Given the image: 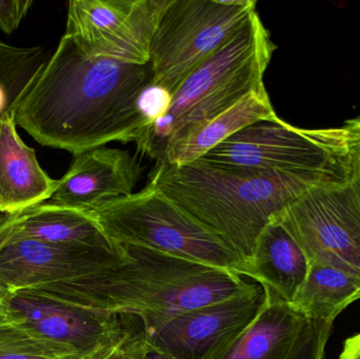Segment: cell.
<instances>
[{
	"instance_id": "cell-1",
	"label": "cell",
	"mask_w": 360,
	"mask_h": 359,
	"mask_svg": "<svg viewBox=\"0 0 360 359\" xmlns=\"http://www.w3.org/2000/svg\"><path fill=\"white\" fill-rule=\"evenodd\" d=\"M148 65L84 53L63 35L15 112V122L44 147L74 156L112 141L136 143L148 128L139 107L152 86Z\"/></svg>"
},
{
	"instance_id": "cell-2",
	"label": "cell",
	"mask_w": 360,
	"mask_h": 359,
	"mask_svg": "<svg viewBox=\"0 0 360 359\" xmlns=\"http://www.w3.org/2000/svg\"><path fill=\"white\" fill-rule=\"evenodd\" d=\"M349 169V168H348ZM344 172H266L202 159L156 162L149 185L224 238L247 265L262 230L319 181Z\"/></svg>"
},
{
	"instance_id": "cell-3",
	"label": "cell",
	"mask_w": 360,
	"mask_h": 359,
	"mask_svg": "<svg viewBox=\"0 0 360 359\" xmlns=\"http://www.w3.org/2000/svg\"><path fill=\"white\" fill-rule=\"evenodd\" d=\"M126 261L78 280L67 301L139 318L143 330L262 287L245 274L120 244Z\"/></svg>"
},
{
	"instance_id": "cell-4",
	"label": "cell",
	"mask_w": 360,
	"mask_h": 359,
	"mask_svg": "<svg viewBox=\"0 0 360 359\" xmlns=\"http://www.w3.org/2000/svg\"><path fill=\"white\" fill-rule=\"evenodd\" d=\"M276 46L258 13L199 63L173 94L168 113L137 141V152L160 162L167 143L184 128L212 119L254 93L268 92L264 77Z\"/></svg>"
},
{
	"instance_id": "cell-5",
	"label": "cell",
	"mask_w": 360,
	"mask_h": 359,
	"mask_svg": "<svg viewBox=\"0 0 360 359\" xmlns=\"http://www.w3.org/2000/svg\"><path fill=\"white\" fill-rule=\"evenodd\" d=\"M89 213L113 244L141 247L245 275V261L232 246L149 183L139 193Z\"/></svg>"
},
{
	"instance_id": "cell-6",
	"label": "cell",
	"mask_w": 360,
	"mask_h": 359,
	"mask_svg": "<svg viewBox=\"0 0 360 359\" xmlns=\"http://www.w3.org/2000/svg\"><path fill=\"white\" fill-rule=\"evenodd\" d=\"M350 155L345 174L315 183L273 221L285 228L310 263L360 278V160Z\"/></svg>"
},
{
	"instance_id": "cell-7",
	"label": "cell",
	"mask_w": 360,
	"mask_h": 359,
	"mask_svg": "<svg viewBox=\"0 0 360 359\" xmlns=\"http://www.w3.org/2000/svg\"><path fill=\"white\" fill-rule=\"evenodd\" d=\"M255 0H171L151 44L152 86L171 95L253 16Z\"/></svg>"
},
{
	"instance_id": "cell-8",
	"label": "cell",
	"mask_w": 360,
	"mask_h": 359,
	"mask_svg": "<svg viewBox=\"0 0 360 359\" xmlns=\"http://www.w3.org/2000/svg\"><path fill=\"white\" fill-rule=\"evenodd\" d=\"M266 172H344L351 155L344 128H296L283 120L255 122L199 158Z\"/></svg>"
},
{
	"instance_id": "cell-9",
	"label": "cell",
	"mask_w": 360,
	"mask_h": 359,
	"mask_svg": "<svg viewBox=\"0 0 360 359\" xmlns=\"http://www.w3.org/2000/svg\"><path fill=\"white\" fill-rule=\"evenodd\" d=\"M10 318L65 359H103L143 330L139 318L77 305L35 290L10 292Z\"/></svg>"
},
{
	"instance_id": "cell-10",
	"label": "cell",
	"mask_w": 360,
	"mask_h": 359,
	"mask_svg": "<svg viewBox=\"0 0 360 359\" xmlns=\"http://www.w3.org/2000/svg\"><path fill=\"white\" fill-rule=\"evenodd\" d=\"M171 0H71L67 30L90 56L148 65L160 18Z\"/></svg>"
},
{
	"instance_id": "cell-11",
	"label": "cell",
	"mask_w": 360,
	"mask_h": 359,
	"mask_svg": "<svg viewBox=\"0 0 360 359\" xmlns=\"http://www.w3.org/2000/svg\"><path fill=\"white\" fill-rule=\"evenodd\" d=\"M124 261L118 244L117 252H109L27 238H0V285L8 292L35 290L65 301L78 280Z\"/></svg>"
},
{
	"instance_id": "cell-12",
	"label": "cell",
	"mask_w": 360,
	"mask_h": 359,
	"mask_svg": "<svg viewBox=\"0 0 360 359\" xmlns=\"http://www.w3.org/2000/svg\"><path fill=\"white\" fill-rule=\"evenodd\" d=\"M268 301V291L262 286L254 292L203 306L143 330L146 341L175 359H209L245 330Z\"/></svg>"
},
{
	"instance_id": "cell-13",
	"label": "cell",
	"mask_w": 360,
	"mask_h": 359,
	"mask_svg": "<svg viewBox=\"0 0 360 359\" xmlns=\"http://www.w3.org/2000/svg\"><path fill=\"white\" fill-rule=\"evenodd\" d=\"M143 173L136 155L111 148H96L74 156L49 202L90 211L133 194Z\"/></svg>"
},
{
	"instance_id": "cell-14",
	"label": "cell",
	"mask_w": 360,
	"mask_h": 359,
	"mask_svg": "<svg viewBox=\"0 0 360 359\" xmlns=\"http://www.w3.org/2000/svg\"><path fill=\"white\" fill-rule=\"evenodd\" d=\"M0 238H27L63 246L117 252L90 213L44 202L0 214Z\"/></svg>"
},
{
	"instance_id": "cell-15",
	"label": "cell",
	"mask_w": 360,
	"mask_h": 359,
	"mask_svg": "<svg viewBox=\"0 0 360 359\" xmlns=\"http://www.w3.org/2000/svg\"><path fill=\"white\" fill-rule=\"evenodd\" d=\"M57 185L38 164L35 150L21 141L15 118L0 120V214L48 202Z\"/></svg>"
},
{
	"instance_id": "cell-16",
	"label": "cell",
	"mask_w": 360,
	"mask_h": 359,
	"mask_svg": "<svg viewBox=\"0 0 360 359\" xmlns=\"http://www.w3.org/2000/svg\"><path fill=\"white\" fill-rule=\"evenodd\" d=\"M309 322L293 306L269 294L259 315L209 359H289Z\"/></svg>"
},
{
	"instance_id": "cell-17",
	"label": "cell",
	"mask_w": 360,
	"mask_h": 359,
	"mask_svg": "<svg viewBox=\"0 0 360 359\" xmlns=\"http://www.w3.org/2000/svg\"><path fill=\"white\" fill-rule=\"evenodd\" d=\"M310 261L283 226L272 221L256 240L245 275L271 296L292 305L308 276Z\"/></svg>"
},
{
	"instance_id": "cell-18",
	"label": "cell",
	"mask_w": 360,
	"mask_h": 359,
	"mask_svg": "<svg viewBox=\"0 0 360 359\" xmlns=\"http://www.w3.org/2000/svg\"><path fill=\"white\" fill-rule=\"evenodd\" d=\"M279 119L268 92L254 93L216 117L179 131L167 143L160 162L179 166L190 164L250 124Z\"/></svg>"
},
{
	"instance_id": "cell-19",
	"label": "cell",
	"mask_w": 360,
	"mask_h": 359,
	"mask_svg": "<svg viewBox=\"0 0 360 359\" xmlns=\"http://www.w3.org/2000/svg\"><path fill=\"white\" fill-rule=\"evenodd\" d=\"M360 299V278L329 266L310 263L308 276L292 306L309 320L333 324Z\"/></svg>"
},
{
	"instance_id": "cell-20",
	"label": "cell",
	"mask_w": 360,
	"mask_h": 359,
	"mask_svg": "<svg viewBox=\"0 0 360 359\" xmlns=\"http://www.w3.org/2000/svg\"><path fill=\"white\" fill-rule=\"evenodd\" d=\"M46 61L40 46L16 48L0 41V120L15 118L17 107Z\"/></svg>"
},
{
	"instance_id": "cell-21",
	"label": "cell",
	"mask_w": 360,
	"mask_h": 359,
	"mask_svg": "<svg viewBox=\"0 0 360 359\" xmlns=\"http://www.w3.org/2000/svg\"><path fill=\"white\" fill-rule=\"evenodd\" d=\"M0 359H65L56 348L32 334L10 315L0 318Z\"/></svg>"
},
{
	"instance_id": "cell-22",
	"label": "cell",
	"mask_w": 360,
	"mask_h": 359,
	"mask_svg": "<svg viewBox=\"0 0 360 359\" xmlns=\"http://www.w3.org/2000/svg\"><path fill=\"white\" fill-rule=\"evenodd\" d=\"M332 326L333 324L330 322L310 320L289 359H325Z\"/></svg>"
},
{
	"instance_id": "cell-23",
	"label": "cell",
	"mask_w": 360,
	"mask_h": 359,
	"mask_svg": "<svg viewBox=\"0 0 360 359\" xmlns=\"http://www.w3.org/2000/svg\"><path fill=\"white\" fill-rule=\"evenodd\" d=\"M171 103H172V95L160 86H150L141 94L139 107L141 115L147 122L148 128L168 113Z\"/></svg>"
},
{
	"instance_id": "cell-24",
	"label": "cell",
	"mask_w": 360,
	"mask_h": 359,
	"mask_svg": "<svg viewBox=\"0 0 360 359\" xmlns=\"http://www.w3.org/2000/svg\"><path fill=\"white\" fill-rule=\"evenodd\" d=\"M32 6V0H0V30L12 34Z\"/></svg>"
},
{
	"instance_id": "cell-25",
	"label": "cell",
	"mask_w": 360,
	"mask_h": 359,
	"mask_svg": "<svg viewBox=\"0 0 360 359\" xmlns=\"http://www.w3.org/2000/svg\"><path fill=\"white\" fill-rule=\"evenodd\" d=\"M146 349L145 331L135 334L103 359H141Z\"/></svg>"
},
{
	"instance_id": "cell-26",
	"label": "cell",
	"mask_w": 360,
	"mask_h": 359,
	"mask_svg": "<svg viewBox=\"0 0 360 359\" xmlns=\"http://www.w3.org/2000/svg\"><path fill=\"white\" fill-rule=\"evenodd\" d=\"M342 128L346 133L349 151L360 160V117L347 120Z\"/></svg>"
},
{
	"instance_id": "cell-27",
	"label": "cell",
	"mask_w": 360,
	"mask_h": 359,
	"mask_svg": "<svg viewBox=\"0 0 360 359\" xmlns=\"http://www.w3.org/2000/svg\"><path fill=\"white\" fill-rule=\"evenodd\" d=\"M340 359H360V333L345 341Z\"/></svg>"
},
{
	"instance_id": "cell-28",
	"label": "cell",
	"mask_w": 360,
	"mask_h": 359,
	"mask_svg": "<svg viewBox=\"0 0 360 359\" xmlns=\"http://www.w3.org/2000/svg\"><path fill=\"white\" fill-rule=\"evenodd\" d=\"M141 359H175L169 354L156 349L153 346L149 345L146 341V349L143 351V356Z\"/></svg>"
},
{
	"instance_id": "cell-29",
	"label": "cell",
	"mask_w": 360,
	"mask_h": 359,
	"mask_svg": "<svg viewBox=\"0 0 360 359\" xmlns=\"http://www.w3.org/2000/svg\"><path fill=\"white\" fill-rule=\"evenodd\" d=\"M10 292L0 285V318L8 315V299Z\"/></svg>"
}]
</instances>
